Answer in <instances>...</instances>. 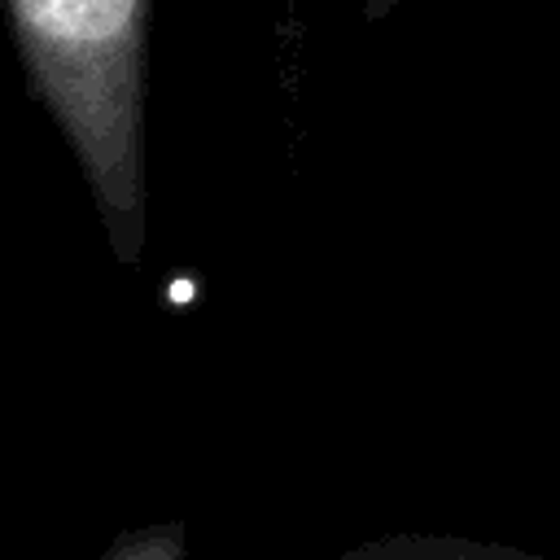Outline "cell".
I'll return each mask as SVG.
<instances>
[{"mask_svg": "<svg viewBox=\"0 0 560 560\" xmlns=\"http://www.w3.org/2000/svg\"><path fill=\"white\" fill-rule=\"evenodd\" d=\"M18 48L66 127L114 245L136 258L144 223L140 66L149 0H9Z\"/></svg>", "mask_w": 560, "mask_h": 560, "instance_id": "6da1fadb", "label": "cell"}]
</instances>
